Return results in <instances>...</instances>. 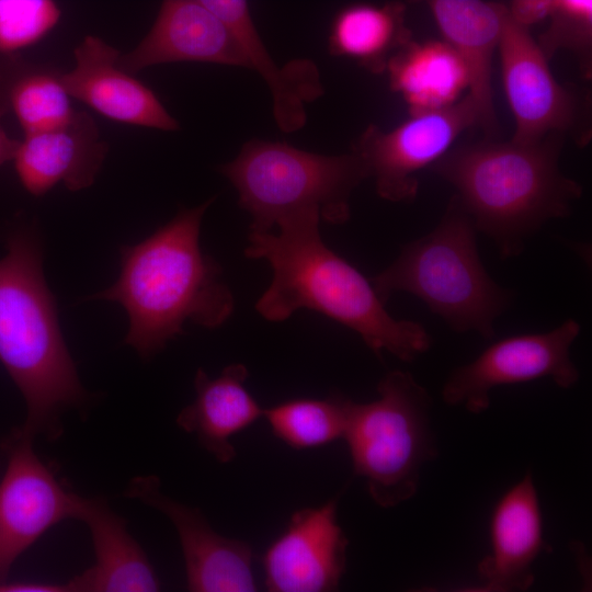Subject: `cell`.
Listing matches in <instances>:
<instances>
[{
  "label": "cell",
  "instance_id": "44dd1931",
  "mask_svg": "<svg viewBox=\"0 0 592 592\" xmlns=\"http://www.w3.org/2000/svg\"><path fill=\"white\" fill-rule=\"evenodd\" d=\"M386 71L391 89L401 94L410 113L452 105L469 88L465 61L444 41H409L389 59Z\"/></svg>",
  "mask_w": 592,
  "mask_h": 592
},
{
  "label": "cell",
  "instance_id": "2e32d148",
  "mask_svg": "<svg viewBox=\"0 0 592 592\" xmlns=\"http://www.w3.org/2000/svg\"><path fill=\"white\" fill-rule=\"evenodd\" d=\"M174 61L250 68L228 29L197 0H163L148 34L118 58L119 67L129 73Z\"/></svg>",
  "mask_w": 592,
  "mask_h": 592
},
{
  "label": "cell",
  "instance_id": "5b68a950",
  "mask_svg": "<svg viewBox=\"0 0 592 592\" xmlns=\"http://www.w3.org/2000/svg\"><path fill=\"white\" fill-rule=\"evenodd\" d=\"M477 228L455 195L436 227L406 244L397 259L372 278L386 303L395 292L420 298L456 332L496 334L494 322L512 293L488 274L477 249Z\"/></svg>",
  "mask_w": 592,
  "mask_h": 592
},
{
  "label": "cell",
  "instance_id": "3957f363",
  "mask_svg": "<svg viewBox=\"0 0 592 592\" xmlns=\"http://www.w3.org/2000/svg\"><path fill=\"white\" fill-rule=\"evenodd\" d=\"M0 259V363L27 407L22 430L59 435L60 415L84 402L76 365L65 343L54 295L43 272L38 235L30 226L4 236Z\"/></svg>",
  "mask_w": 592,
  "mask_h": 592
},
{
  "label": "cell",
  "instance_id": "8992f818",
  "mask_svg": "<svg viewBox=\"0 0 592 592\" xmlns=\"http://www.w3.org/2000/svg\"><path fill=\"white\" fill-rule=\"evenodd\" d=\"M251 216L250 231H271L286 220L318 215L342 225L350 219V197L367 179L355 153L319 155L282 141L251 139L219 167Z\"/></svg>",
  "mask_w": 592,
  "mask_h": 592
},
{
  "label": "cell",
  "instance_id": "9a60e30c",
  "mask_svg": "<svg viewBox=\"0 0 592 592\" xmlns=\"http://www.w3.org/2000/svg\"><path fill=\"white\" fill-rule=\"evenodd\" d=\"M490 551L477 567L481 591H525L534 582L533 565L548 548L538 492L530 473L505 490L489 522Z\"/></svg>",
  "mask_w": 592,
  "mask_h": 592
},
{
  "label": "cell",
  "instance_id": "603a6c76",
  "mask_svg": "<svg viewBox=\"0 0 592 592\" xmlns=\"http://www.w3.org/2000/svg\"><path fill=\"white\" fill-rule=\"evenodd\" d=\"M351 399L295 398L263 410L274 436L295 449L317 448L343 439Z\"/></svg>",
  "mask_w": 592,
  "mask_h": 592
},
{
  "label": "cell",
  "instance_id": "d6986e66",
  "mask_svg": "<svg viewBox=\"0 0 592 592\" xmlns=\"http://www.w3.org/2000/svg\"><path fill=\"white\" fill-rule=\"evenodd\" d=\"M444 37L465 61L469 92L487 136L498 132L491 88V62L508 8L485 0H425Z\"/></svg>",
  "mask_w": 592,
  "mask_h": 592
},
{
  "label": "cell",
  "instance_id": "52a82bcc",
  "mask_svg": "<svg viewBox=\"0 0 592 592\" xmlns=\"http://www.w3.org/2000/svg\"><path fill=\"white\" fill-rule=\"evenodd\" d=\"M377 392L369 402L351 400L343 439L372 500L390 509L418 492L421 469L436 457L437 446L432 398L409 372H388Z\"/></svg>",
  "mask_w": 592,
  "mask_h": 592
},
{
  "label": "cell",
  "instance_id": "cb8c5ba5",
  "mask_svg": "<svg viewBox=\"0 0 592 592\" xmlns=\"http://www.w3.org/2000/svg\"><path fill=\"white\" fill-rule=\"evenodd\" d=\"M4 101L24 135L64 126L77 113L60 75L45 70H30L18 76L9 84Z\"/></svg>",
  "mask_w": 592,
  "mask_h": 592
},
{
  "label": "cell",
  "instance_id": "7402d4cb",
  "mask_svg": "<svg viewBox=\"0 0 592 592\" xmlns=\"http://www.w3.org/2000/svg\"><path fill=\"white\" fill-rule=\"evenodd\" d=\"M403 11L400 3L344 8L330 29V54L351 58L373 73L386 71L389 59L411 41Z\"/></svg>",
  "mask_w": 592,
  "mask_h": 592
},
{
  "label": "cell",
  "instance_id": "e0dca14e",
  "mask_svg": "<svg viewBox=\"0 0 592 592\" xmlns=\"http://www.w3.org/2000/svg\"><path fill=\"white\" fill-rule=\"evenodd\" d=\"M106 152L95 122L87 112H77L64 126L26 134L12 161L23 187L42 196L58 183L70 191L90 186Z\"/></svg>",
  "mask_w": 592,
  "mask_h": 592
},
{
  "label": "cell",
  "instance_id": "484cf974",
  "mask_svg": "<svg viewBox=\"0 0 592 592\" xmlns=\"http://www.w3.org/2000/svg\"><path fill=\"white\" fill-rule=\"evenodd\" d=\"M59 18L55 0H0V53L11 54L35 44Z\"/></svg>",
  "mask_w": 592,
  "mask_h": 592
},
{
  "label": "cell",
  "instance_id": "83f0119b",
  "mask_svg": "<svg viewBox=\"0 0 592 592\" xmlns=\"http://www.w3.org/2000/svg\"><path fill=\"white\" fill-rule=\"evenodd\" d=\"M71 591L69 583H36V582H0V592H68Z\"/></svg>",
  "mask_w": 592,
  "mask_h": 592
},
{
  "label": "cell",
  "instance_id": "d4e9b609",
  "mask_svg": "<svg viewBox=\"0 0 592 592\" xmlns=\"http://www.w3.org/2000/svg\"><path fill=\"white\" fill-rule=\"evenodd\" d=\"M553 22L538 45L547 59L558 49H569L579 58L585 77L591 75L592 0H556Z\"/></svg>",
  "mask_w": 592,
  "mask_h": 592
},
{
  "label": "cell",
  "instance_id": "ffe728a7",
  "mask_svg": "<svg viewBox=\"0 0 592 592\" xmlns=\"http://www.w3.org/2000/svg\"><path fill=\"white\" fill-rule=\"evenodd\" d=\"M248 368L241 363L226 366L210 378L198 368L194 378L195 399L178 414V425L194 434L218 462L230 463L236 449L234 435L263 417V408L246 387Z\"/></svg>",
  "mask_w": 592,
  "mask_h": 592
},
{
  "label": "cell",
  "instance_id": "7c38bea8",
  "mask_svg": "<svg viewBox=\"0 0 592 592\" xmlns=\"http://www.w3.org/2000/svg\"><path fill=\"white\" fill-rule=\"evenodd\" d=\"M153 475L135 477L125 494L163 513L173 524L183 553L187 589L193 592H253L251 546L215 532L202 512L160 489Z\"/></svg>",
  "mask_w": 592,
  "mask_h": 592
},
{
  "label": "cell",
  "instance_id": "8fae6325",
  "mask_svg": "<svg viewBox=\"0 0 592 592\" xmlns=\"http://www.w3.org/2000/svg\"><path fill=\"white\" fill-rule=\"evenodd\" d=\"M497 49L504 92L515 121L511 140L534 144L574 129L579 123V101L557 82L538 43L509 11Z\"/></svg>",
  "mask_w": 592,
  "mask_h": 592
},
{
  "label": "cell",
  "instance_id": "f1b7e54d",
  "mask_svg": "<svg viewBox=\"0 0 592 592\" xmlns=\"http://www.w3.org/2000/svg\"><path fill=\"white\" fill-rule=\"evenodd\" d=\"M5 107V101L0 93V116ZM18 146L19 140L11 138L0 124V166L13 160Z\"/></svg>",
  "mask_w": 592,
  "mask_h": 592
},
{
  "label": "cell",
  "instance_id": "5bb4252c",
  "mask_svg": "<svg viewBox=\"0 0 592 592\" xmlns=\"http://www.w3.org/2000/svg\"><path fill=\"white\" fill-rule=\"evenodd\" d=\"M121 53L89 35L75 48V67L60 80L75 98L103 116L121 123L175 130L179 123L158 96L118 65Z\"/></svg>",
  "mask_w": 592,
  "mask_h": 592
},
{
  "label": "cell",
  "instance_id": "30bf717a",
  "mask_svg": "<svg viewBox=\"0 0 592 592\" xmlns=\"http://www.w3.org/2000/svg\"><path fill=\"white\" fill-rule=\"evenodd\" d=\"M22 429L7 441L8 465L0 481V582L48 528L75 519L78 494L67 491L33 449Z\"/></svg>",
  "mask_w": 592,
  "mask_h": 592
},
{
  "label": "cell",
  "instance_id": "9c48e42d",
  "mask_svg": "<svg viewBox=\"0 0 592 592\" xmlns=\"http://www.w3.org/2000/svg\"><path fill=\"white\" fill-rule=\"evenodd\" d=\"M580 331V323L569 318L546 332L508 337L492 343L448 375L442 388L443 401L479 414L488 410L490 392L499 386L549 378L560 388L572 387L580 373L570 350Z\"/></svg>",
  "mask_w": 592,
  "mask_h": 592
},
{
  "label": "cell",
  "instance_id": "4316f807",
  "mask_svg": "<svg viewBox=\"0 0 592 592\" xmlns=\"http://www.w3.org/2000/svg\"><path fill=\"white\" fill-rule=\"evenodd\" d=\"M555 2L556 0H512L508 11L513 20L527 27L549 16Z\"/></svg>",
  "mask_w": 592,
  "mask_h": 592
},
{
  "label": "cell",
  "instance_id": "277c9868",
  "mask_svg": "<svg viewBox=\"0 0 592 592\" xmlns=\"http://www.w3.org/2000/svg\"><path fill=\"white\" fill-rule=\"evenodd\" d=\"M560 148V135L534 144L485 140L448 150L431 169L456 189L500 255L512 258L546 221L569 216L581 197V185L559 170Z\"/></svg>",
  "mask_w": 592,
  "mask_h": 592
},
{
  "label": "cell",
  "instance_id": "7a4b0ae2",
  "mask_svg": "<svg viewBox=\"0 0 592 592\" xmlns=\"http://www.w3.org/2000/svg\"><path fill=\"white\" fill-rule=\"evenodd\" d=\"M213 201L183 208L145 240L122 246L116 282L92 297L125 308V343L145 360L181 334L187 321L214 329L234 311L221 267L200 246L201 223Z\"/></svg>",
  "mask_w": 592,
  "mask_h": 592
},
{
  "label": "cell",
  "instance_id": "6da1fadb",
  "mask_svg": "<svg viewBox=\"0 0 592 592\" xmlns=\"http://www.w3.org/2000/svg\"><path fill=\"white\" fill-rule=\"evenodd\" d=\"M320 220L301 216L277 225V232H249L244 255L266 261L273 271L257 311L277 322L301 308L315 310L356 332L378 356L388 352L411 362L429 351L428 330L386 310L372 282L323 242Z\"/></svg>",
  "mask_w": 592,
  "mask_h": 592
},
{
  "label": "cell",
  "instance_id": "ba28073f",
  "mask_svg": "<svg viewBox=\"0 0 592 592\" xmlns=\"http://www.w3.org/2000/svg\"><path fill=\"white\" fill-rule=\"evenodd\" d=\"M479 126L470 93L452 105L410 113L389 132L369 125L352 148L362 160L377 194L390 202H411L419 191L418 173L442 158L467 128Z\"/></svg>",
  "mask_w": 592,
  "mask_h": 592
},
{
  "label": "cell",
  "instance_id": "ac0fdd59",
  "mask_svg": "<svg viewBox=\"0 0 592 592\" xmlns=\"http://www.w3.org/2000/svg\"><path fill=\"white\" fill-rule=\"evenodd\" d=\"M75 519L88 526L95 563L69 581L71 591L152 592L158 577L145 551L129 534L124 519L102 498L78 496Z\"/></svg>",
  "mask_w": 592,
  "mask_h": 592
},
{
  "label": "cell",
  "instance_id": "4fadbf2b",
  "mask_svg": "<svg viewBox=\"0 0 592 592\" xmlns=\"http://www.w3.org/2000/svg\"><path fill=\"white\" fill-rule=\"evenodd\" d=\"M338 499L295 511L262 556L271 592L335 591L346 568L349 540L338 523Z\"/></svg>",
  "mask_w": 592,
  "mask_h": 592
}]
</instances>
